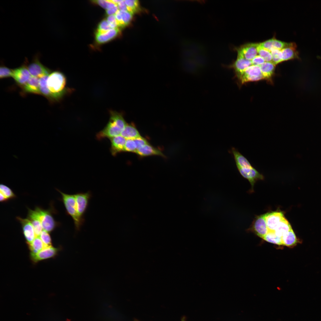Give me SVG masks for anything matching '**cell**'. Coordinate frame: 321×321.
<instances>
[{
	"label": "cell",
	"mask_w": 321,
	"mask_h": 321,
	"mask_svg": "<svg viewBox=\"0 0 321 321\" xmlns=\"http://www.w3.org/2000/svg\"><path fill=\"white\" fill-rule=\"evenodd\" d=\"M251 61L252 65L259 66H260L265 62L263 59L259 55H257Z\"/></svg>",
	"instance_id": "41"
},
{
	"label": "cell",
	"mask_w": 321,
	"mask_h": 321,
	"mask_svg": "<svg viewBox=\"0 0 321 321\" xmlns=\"http://www.w3.org/2000/svg\"><path fill=\"white\" fill-rule=\"evenodd\" d=\"M74 195L78 213L81 218H84V215L92 197V193L90 191H88L85 193H77Z\"/></svg>",
	"instance_id": "7"
},
{
	"label": "cell",
	"mask_w": 321,
	"mask_h": 321,
	"mask_svg": "<svg viewBox=\"0 0 321 321\" xmlns=\"http://www.w3.org/2000/svg\"><path fill=\"white\" fill-rule=\"evenodd\" d=\"M120 135L126 139H134L141 136L135 126L131 124H127Z\"/></svg>",
	"instance_id": "24"
},
{
	"label": "cell",
	"mask_w": 321,
	"mask_h": 321,
	"mask_svg": "<svg viewBox=\"0 0 321 321\" xmlns=\"http://www.w3.org/2000/svg\"><path fill=\"white\" fill-rule=\"evenodd\" d=\"M12 70L4 66H1L0 68V78H1L12 76Z\"/></svg>",
	"instance_id": "38"
},
{
	"label": "cell",
	"mask_w": 321,
	"mask_h": 321,
	"mask_svg": "<svg viewBox=\"0 0 321 321\" xmlns=\"http://www.w3.org/2000/svg\"><path fill=\"white\" fill-rule=\"evenodd\" d=\"M17 219L21 224L23 233L26 243L32 242L36 237L34 229L31 221L27 218L17 217Z\"/></svg>",
	"instance_id": "13"
},
{
	"label": "cell",
	"mask_w": 321,
	"mask_h": 321,
	"mask_svg": "<svg viewBox=\"0 0 321 321\" xmlns=\"http://www.w3.org/2000/svg\"><path fill=\"white\" fill-rule=\"evenodd\" d=\"M127 7L128 11H131L133 13L137 12L139 8V2L136 0H125Z\"/></svg>",
	"instance_id": "34"
},
{
	"label": "cell",
	"mask_w": 321,
	"mask_h": 321,
	"mask_svg": "<svg viewBox=\"0 0 321 321\" xmlns=\"http://www.w3.org/2000/svg\"><path fill=\"white\" fill-rule=\"evenodd\" d=\"M259 44V43H247L235 47L234 50L241 54L246 59L251 61L257 55Z\"/></svg>",
	"instance_id": "12"
},
{
	"label": "cell",
	"mask_w": 321,
	"mask_h": 321,
	"mask_svg": "<svg viewBox=\"0 0 321 321\" xmlns=\"http://www.w3.org/2000/svg\"><path fill=\"white\" fill-rule=\"evenodd\" d=\"M238 170L241 175L248 180L251 184L252 188L255 182L259 180H263L264 177L254 167L252 168H238Z\"/></svg>",
	"instance_id": "10"
},
{
	"label": "cell",
	"mask_w": 321,
	"mask_h": 321,
	"mask_svg": "<svg viewBox=\"0 0 321 321\" xmlns=\"http://www.w3.org/2000/svg\"><path fill=\"white\" fill-rule=\"evenodd\" d=\"M255 232L257 235L262 238L269 231L265 221L264 214L257 216L253 225Z\"/></svg>",
	"instance_id": "17"
},
{
	"label": "cell",
	"mask_w": 321,
	"mask_h": 321,
	"mask_svg": "<svg viewBox=\"0 0 321 321\" xmlns=\"http://www.w3.org/2000/svg\"><path fill=\"white\" fill-rule=\"evenodd\" d=\"M109 113L110 118L108 123L96 135L98 140L106 138L110 139L120 135L127 124L121 113L113 110L110 111Z\"/></svg>",
	"instance_id": "1"
},
{
	"label": "cell",
	"mask_w": 321,
	"mask_h": 321,
	"mask_svg": "<svg viewBox=\"0 0 321 321\" xmlns=\"http://www.w3.org/2000/svg\"><path fill=\"white\" fill-rule=\"evenodd\" d=\"M118 10H119L117 5H116L111 8L106 10V14L108 15H113L114 14L115 15Z\"/></svg>",
	"instance_id": "42"
},
{
	"label": "cell",
	"mask_w": 321,
	"mask_h": 321,
	"mask_svg": "<svg viewBox=\"0 0 321 321\" xmlns=\"http://www.w3.org/2000/svg\"><path fill=\"white\" fill-rule=\"evenodd\" d=\"M237 56L235 60L231 64L224 67L233 70L235 77L237 83L245 70L252 64L251 60L245 59L240 53L237 52Z\"/></svg>",
	"instance_id": "5"
},
{
	"label": "cell",
	"mask_w": 321,
	"mask_h": 321,
	"mask_svg": "<svg viewBox=\"0 0 321 321\" xmlns=\"http://www.w3.org/2000/svg\"><path fill=\"white\" fill-rule=\"evenodd\" d=\"M136 150V146L134 140L126 139L123 152H135Z\"/></svg>",
	"instance_id": "36"
},
{
	"label": "cell",
	"mask_w": 321,
	"mask_h": 321,
	"mask_svg": "<svg viewBox=\"0 0 321 321\" xmlns=\"http://www.w3.org/2000/svg\"><path fill=\"white\" fill-rule=\"evenodd\" d=\"M56 190L61 194V200L67 214L71 216L73 220L76 231H79L85 222V219L81 218L78 213L74 195L66 194L59 190Z\"/></svg>",
	"instance_id": "3"
},
{
	"label": "cell",
	"mask_w": 321,
	"mask_h": 321,
	"mask_svg": "<svg viewBox=\"0 0 321 321\" xmlns=\"http://www.w3.org/2000/svg\"><path fill=\"white\" fill-rule=\"evenodd\" d=\"M141 156L156 155L164 157V155L159 150L153 147L149 144L138 149L135 152Z\"/></svg>",
	"instance_id": "23"
},
{
	"label": "cell",
	"mask_w": 321,
	"mask_h": 321,
	"mask_svg": "<svg viewBox=\"0 0 321 321\" xmlns=\"http://www.w3.org/2000/svg\"><path fill=\"white\" fill-rule=\"evenodd\" d=\"M111 146L110 151L111 155L116 156L118 153L123 152L126 139L121 135L110 139Z\"/></svg>",
	"instance_id": "18"
},
{
	"label": "cell",
	"mask_w": 321,
	"mask_h": 321,
	"mask_svg": "<svg viewBox=\"0 0 321 321\" xmlns=\"http://www.w3.org/2000/svg\"><path fill=\"white\" fill-rule=\"evenodd\" d=\"M133 140L136 144L137 150L149 144L144 138L141 136Z\"/></svg>",
	"instance_id": "40"
},
{
	"label": "cell",
	"mask_w": 321,
	"mask_h": 321,
	"mask_svg": "<svg viewBox=\"0 0 321 321\" xmlns=\"http://www.w3.org/2000/svg\"><path fill=\"white\" fill-rule=\"evenodd\" d=\"M39 57V55L37 54L28 66L31 75L39 78L43 75H49L51 73V70L40 62Z\"/></svg>",
	"instance_id": "8"
},
{
	"label": "cell",
	"mask_w": 321,
	"mask_h": 321,
	"mask_svg": "<svg viewBox=\"0 0 321 321\" xmlns=\"http://www.w3.org/2000/svg\"><path fill=\"white\" fill-rule=\"evenodd\" d=\"M292 228L288 221L284 218L278 224L274 232L279 237H282L292 229Z\"/></svg>",
	"instance_id": "26"
},
{
	"label": "cell",
	"mask_w": 321,
	"mask_h": 321,
	"mask_svg": "<svg viewBox=\"0 0 321 321\" xmlns=\"http://www.w3.org/2000/svg\"><path fill=\"white\" fill-rule=\"evenodd\" d=\"M264 217L268 230L272 231L284 218L283 213L279 211L268 213L264 214Z\"/></svg>",
	"instance_id": "14"
},
{
	"label": "cell",
	"mask_w": 321,
	"mask_h": 321,
	"mask_svg": "<svg viewBox=\"0 0 321 321\" xmlns=\"http://www.w3.org/2000/svg\"><path fill=\"white\" fill-rule=\"evenodd\" d=\"M30 253H36L44 248V244L39 236L36 237L31 243H27Z\"/></svg>",
	"instance_id": "27"
},
{
	"label": "cell",
	"mask_w": 321,
	"mask_h": 321,
	"mask_svg": "<svg viewBox=\"0 0 321 321\" xmlns=\"http://www.w3.org/2000/svg\"><path fill=\"white\" fill-rule=\"evenodd\" d=\"M111 1H112V2L113 3L117 5V4L119 3L121 1V0H111Z\"/></svg>",
	"instance_id": "45"
},
{
	"label": "cell",
	"mask_w": 321,
	"mask_h": 321,
	"mask_svg": "<svg viewBox=\"0 0 321 321\" xmlns=\"http://www.w3.org/2000/svg\"><path fill=\"white\" fill-rule=\"evenodd\" d=\"M119 11L124 27L130 23L133 18V13L129 11Z\"/></svg>",
	"instance_id": "31"
},
{
	"label": "cell",
	"mask_w": 321,
	"mask_h": 321,
	"mask_svg": "<svg viewBox=\"0 0 321 321\" xmlns=\"http://www.w3.org/2000/svg\"><path fill=\"white\" fill-rule=\"evenodd\" d=\"M289 43L279 40L274 37L271 39L259 43V44L261 46L270 51L271 50L273 49L281 50L287 46Z\"/></svg>",
	"instance_id": "19"
},
{
	"label": "cell",
	"mask_w": 321,
	"mask_h": 321,
	"mask_svg": "<svg viewBox=\"0 0 321 321\" xmlns=\"http://www.w3.org/2000/svg\"><path fill=\"white\" fill-rule=\"evenodd\" d=\"M66 78L64 74L59 71H54L49 75L47 86L54 101L60 100L71 91L66 87Z\"/></svg>",
	"instance_id": "2"
},
{
	"label": "cell",
	"mask_w": 321,
	"mask_h": 321,
	"mask_svg": "<svg viewBox=\"0 0 321 321\" xmlns=\"http://www.w3.org/2000/svg\"><path fill=\"white\" fill-rule=\"evenodd\" d=\"M61 249L60 247L53 246L44 248L36 253H30V258L32 262L35 264L40 261L55 257Z\"/></svg>",
	"instance_id": "9"
},
{
	"label": "cell",
	"mask_w": 321,
	"mask_h": 321,
	"mask_svg": "<svg viewBox=\"0 0 321 321\" xmlns=\"http://www.w3.org/2000/svg\"><path fill=\"white\" fill-rule=\"evenodd\" d=\"M259 55L262 57L265 62H272V56L270 51L259 45L257 47Z\"/></svg>",
	"instance_id": "30"
},
{
	"label": "cell",
	"mask_w": 321,
	"mask_h": 321,
	"mask_svg": "<svg viewBox=\"0 0 321 321\" xmlns=\"http://www.w3.org/2000/svg\"><path fill=\"white\" fill-rule=\"evenodd\" d=\"M106 20L111 29L119 28L115 15H108L107 18Z\"/></svg>",
	"instance_id": "39"
},
{
	"label": "cell",
	"mask_w": 321,
	"mask_h": 321,
	"mask_svg": "<svg viewBox=\"0 0 321 321\" xmlns=\"http://www.w3.org/2000/svg\"><path fill=\"white\" fill-rule=\"evenodd\" d=\"M34 210L40 221L43 230L48 232H51L59 225V224L54 220L50 209L45 210L36 207Z\"/></svg>",
	"instance_id": "4"
},
{
	"label": "cell",
	"mask_w": 321,
	"mask_h": 321,
	"mask_svg": "<svg viewBox=\"0 0 321 321\" xmlns=\"http://www.w3.org/2000/svg\"><path fill=\"white\" fill-rule=\"evenodd\" d=\"M39 237L44 244L43 248L52 246L51 237L48 232L43 230Z\"/></svg>",
	"instance_id": "29"
},
{
	"label": "cell",
	"mask_w": 321,
	"mask_h": 321,
	"mask_svg": "<svg viewBox=\"0 0 321 321\" xmlns=\"http://www.w3.org/2000/svg\"><path fill=\"white\" fill-rule=\"evenodd\" d=\"M119 28L112 29L107 32H100L96 31L95 33V40L98 44L106 43L116 38L120 33Z\"/></svg>",
	"instance_id": "15"
},
{
	"label": "cell",
	"mask_w": 321,
	"mask_h": 321,
	"mask_svg": "<svg viewBox=\"0 0 321 321\" xmlns=\"http://www.w3.org/2000/svg\"><path fill=\"white\" fill-rule=\"evenodd\" d=\"M117 6L119 10L121 11H128L127 7L125 2V0H121L117 4Z\"/></svg>",
	"instance_id": "43"
},
{
	"label": "cell",
	"mask_w": 321,
	"mask_h": 321,
	"mask_svg": "<svg viewBox=\"0 0 321 321\" xmlns=\"http://www.w3.org/2000/svg\"><path fill=\"white\" fill-rule=\"evenodd\" d=\"M0 193V201L1 202H5L8 200L3 194L1 193Z\"/></svg>",
	"instance_id": "44"
},
{
	"label": "cell",
	"mask_w": 321,
	"mask_h": 321,
	"mask_svg": "<svg viewBox=\"0 0 321 321\" xmlns=\"http://www.w3.org/2000/svg\"><path fill=\"white\" fill-rule=\"evenodd\" d=\"M262 80L264 79L260 66L252 65L245 70L237 83L240 86L247 82Z\"/></svg>",
	"instance_id": "6"
},
{
	"label": "cell",
	"mask_w": 321,
	"mask_h": 321,
	"mask_svg": "<svg viewBox=\"0 0 321 321\" xmlns=\"http://www.w3.org/2000/svg\"><path fill=\"white\" fill-rule=\"evenodd\" d=\"M282 61L295 59H299V53L297 50V46L295 43H289V45L281 50Z\"/></svg>",
	"instance_id": "16"
},
{
	"label": "cell",
	"mask_w": 321,
	"mask_h": 321,
	"mask_svg": "<svg viewBox=\"0 0 321 321\" xmlns=\"http://www.w3.org/2000/svg\"><path fill=\"white\" fill-rule=\"evenodd\" d=\"M27 218L31 222L34 229L36 237L39 236L43 230L42 226L38 215L34 210L28 208Z\"/></svg>",
	"instance_id": "20"
},
{
	"label": "cell",
	"mask_w": 321,
	"mask_h": 321,
	"mask_svg": "<svg viewBox=\"0 0 321 321\" xmlns=\"http://www.w3.org/2000/svg\"><path fill=\"white\" fill-rule=\"evenodd\" d=\"M31 75L26 63L18 68L12 70V77L16 82L22 87L27 82L31 76Z\"/></svg>",
	"instance_id": "11"
},
{
	"label": "cell",
	"mask_w": 321,
	"mask_h": 321,
	"mask_svg": "<svg viewBox=\"0 0 321 321\" xmlns=\"http://www.w3.org/2000/svg\"><path fill=\"white\" fill-rule=\"evenodd\" d=\"M111 29H112L107 20L104 19L101 21L98 24L96 31L103 32L108 31Z\"/></svg>",
	"instance_id": "37"
},
{
	"label": "cell",
	"mask_w": 321,
	"mask_h": 321,
	"mask_svg": "<svg viewBox=\"0 0 321 321\" xmlns=\"http://www.w3.org/2000/svg\"><path fill=\"white\" fill-rule=\"evenodd\" d=\"M281 239L282 245L289 247H293L299 243L292 229L284 235Z\"/></svg>",
	"instance_id": "25"
},
{
	"label": "cell",
	"mask_w": 321,
	"mask_h": 321,
	"mask_svg": "<svg viewBox=\"0 0 321 321\" xmlns=\"http://www.w3.org/2000/svg\"><path fill=\"white\" fill-rule=\"evenodd\" d=\"M276 65L272 62H265L260 65L264 80L273 83L272 78L275 74Z\"/></svg>",
	"instance_id": "21"
},
{
	"label": "cell",
	"mask_w": 321,
	"mask_h": 321,
	"mask_svg": "<svg viewBox=\"0 0 321 321\" xmlns=\"http://www.w3.org/2000/svg\"><path fill=\"white\" fill-rule=\"evenodd\" d=\"M262 239L269 243L277 245H282L281 238L277 236L274 231H269Z\"/></svg>",
	"instance_id": "28"
},
{
	"label": "cell",
	"mask_w": 321,
	"mask_h": 321,
	"mask_svg": "<svg viewBox=\"0 0 321 321\" xmlns=\"http://www.w3.org/2000/svg\"><path fill=\"white\" fill-rule=\"evenodd\" d=\"M22 87L26 93L40 94L39 78L37 77L31 76L26 84Z\"/></svg>",
	"instance_id": "22"
},
{
	"label": "cell",
	"mask_w": 321,
	"mask_h": 321,
	"mask_svg": "<svg viewBox=\"0 0 321 321\" xmlns=\"http://www.w3.org/2000/svg\"><path fill=\"white\" fill-rule=\"evenodd\" d=\"M93 3L97 4L106 10L111 8L117 5L113 3L111 0H95L92 1Z\"/></svg>",
	"instance_id": "35"
},
{
	"label": "cell",
	"mask_w": 321,
	"mask_h": 321,
	"mask_svg": "<svg viewBox=\"0 0 321 321\" xmlns=\"http://www.w3.org/2000/svg\"><path fill=\"white\" fill-rule=\"evenodd\" d=\"M272 62L275 65L282 62V54L281 50L277 49H272L270 51Z\"/></svg>",
	"instance_id": "33"
},
{
	"label": "cell",
	"mask_w": 321,
	"mask_h": 321,
	"mask_svg": "<svg viewBox=\"0 0 321 321\" xmlns=\"http://www.w3.org/2000/svg\"><path fill=\"white\" fill-rule=\"evenodd\" d=\"M0 193L9 200L15 198L16 196L11 189L3 184L0 185Z\"/></svg>",
	"instance_id": "32"
}]
</instances>
